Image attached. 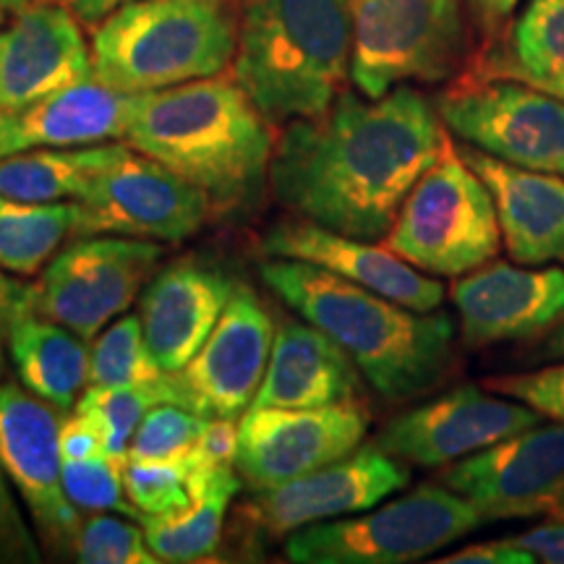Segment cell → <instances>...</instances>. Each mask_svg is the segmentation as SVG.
Wrapping results in <instances>:
<instances>
[{"instance_id": "6da1fadb", "label": "cell", "mask_w": 564, "mask_h": 564, "mask_svg": "<svg viewBox=\"0 0 564 564\" xmlns=\"http://www.w3.org/2000/svg\"><path fill=\"white\" fill-rule=\"evenodd\" d=\"M444 141L440 112L413 87L400 84L377 100L343 91L327 112L282 131L270 186L295 217L379 241Z\"/></svg>"}, {"instance_id": "7a4b0ae2", "label": "cell", "mask_w": 564, "mask_h": 564, "mask_svg": "<svg viewBox=\"0 0 564 564\" xmlns=\"http://www.w3.org/2000/svg\"><path fill=\"white\" fill-rule=\"evenodd\" d=\"M270 126L232 74H217L137 95L126 141L194 183L215 215H228L264 194L278 144Z\"/></svg>"}, {"instance_id": "3957f363", "label": "cell", "mask_w": 564, "mask_h": 564, "mask_svg": "<svg viewBox=\"0 0 564 564\" xmlns=\"http://www.w3.org/2000/svg\"><path fill=\"white\" fill-rule=\"evenodd\" d=\"M259 274L301 319L333 337L382 398H415L447 377L455 343V324L447 314L413 312L295 259H270Z\"/></svg>"}, {"instance_id": "277c9868", "label": "cell", "mask_w": 564, "mask_h": 564, "mask_svg": "<svg viewBox=\"0 0 564 564\" xmlns=\"http://www.w3.org/2000/svg\"><path fill=\"white\" fill-rule=\"evenodd\" d=\"M350 0H246L232 79L270 123L316 118L345 91Z\"/></svg>"}, {"instance_id": "5b68a950", "label": "cell", "mask_w": 564, "mask_h": 564, "mask_svg": "<svg viewBox=\"0 0 564 564\" xmlns=\"http://www.w3.org/2000/svg\"><path fill=\"white\" fill-rule=\"evenodd\" d=\"M238 24L236 0H131L91 32V76L126 95L217 76L236 58Z\"/></svg>"}, {"instance_id": "8992f818", "label": "cell", "mask_w": 564, "mask_h": 564, "mask_svg": "<svg viewBox=\"0 0 564 564\" xmlns=\"http://www.w3.org/2000/svg\"><path fill=\"white\" fill-rule=\"evenodd\" d=\"M384 246L440 278H463L497 257L502 228L491 192L449 137L405 196Z\"/></svg>"}, {"instance_id": "52a82bcc", "label": "cell", "mask_w": 564, "mask_h": 564, "mask_svg": "<svg viewBox=\"0 0 564 564\" xmlns=\"http://www.w3.org/2000/svg\"><path fill=\"white\" fill-rule=\"evenodd\" d=\"M481 523L484 514L460 494L423 484L379 510L293 531L285 554L295 564H408L442 552Z\"/></svg>"}, {"instance_id": "ba28073f", "label": "cell", "mask_w": 564, "mask_h": 564, "mask_svg": "<svg viewBox=\"0 0 564 564\" xmlns=\"http://www.w3.org/2000/svg\"><path fill=\"white\" fill-rule=\"evenodd\" d=\"M350 79L364 97L449 79L465 58L460 0H350Z\"/></svg>"}, {"instance_id": "9c48e42d", "label": "cell", "mask_w": 564, "mask_h": 564, "mask_svg": "<svg viewBox=\"0 0 564 564\" xmlns=\"http://www.w3.org/2000/svg\"><path fill=\"white\" fill-rule=\"evenodd\" d=\"M160 259L162 249L150 238H74L42 270L34 312L95 340L144 293Z\"/></svg>"}, {"instance_id": "30bf717a", "label": "cell", "mask_w": 564, "mask_h": 564, "mask_svg": "<svg viewBox=\"0 0 564 564\" xmlns=\"http://www.w3.org/2000/svg\"><path fill=\"white\" fill-rule=\"evenodd\" d=\"M442 123L476 150L564 178V100L528 82L465 79L436 100Z\"/></svg>"}, {"instance_id": "8fae6325", "label": "cell", "mask_w": 564, "mask_h": 564, "mask_svg": "<svg viewBox=\"0 0 564 564\" xmlns=\"http://www.w3.org/2000/svg\"><path fill=\"white\" fill-rule=\"evenodd\" d=\"M215 215L204 192L126 144L121 158L79 199L74 238L129 236L186 241Z\"/></svg>"}, {"instance_id": "7c38bea8", "label": "cell", "mask_w": 564, "mask_h": 564, "mask_svg": "<svg viewBox=\"0 0 564 564\" xmlns=\"http://www.w3.org/2000/svg\"><path fill=\"white\" fill-rule=\"evenodd\" d=\"M369 415L361 405L249 408L238 423L236 470L253 491L272 489L361 447Z\"/></svg>"}, {"instance_id": "4fadbf2b", "label": "cell", "mask_w": 564, "mask_h": 564, "mask_svg": "<svg viewBox=\"0 0 564 564\" xmlns=\"http://www.w3.org/2000/svg\"><path fill=\"white\" fill-rule=\"evenodd\" d=\"M61 423L58 408L26 387H0V465L53 556L70 552V535L79 523V512L63 489Z\"/></svg>"}, {"instance_id": "5bb4252c", "label": "cell", "mask_w": 564, "mask_h": 564, "mask_svg": "<svg viewBox=\"0 0 564 564\" xmlns=\"http://www.w3.org/2000/svg\"><path fill=\"white\" fill-rule=\"evenodd\" d=\"M442 484L476 505L486 520L554 512L564 494V423H539L478 449L449 465Z\"/></svg>"}, {"instance_id": "9a60e30c", "label": "cell", "mask_w": 564, "mask_h": 564, "mask_svg": "<svg viewBox=\"0 0 564 564\" xmlns=\"http://www.w3.org/2000/svg\"><path fill=\"white\" fill-rule=\"evenodd\" d=\"M544 415L525 403L463 384L432 403L400 413L377 436V447L419 468H444L507 436L539 426Z\"/></svg>"}, {"instance_id": "2e32d148", "label": "cell", "mask_w": 564, "mask_h": 564, "mask_svg": "<svg viewBox=\"0 0 564 564\" xmlns=\"http://www.w3.org/2000/svg\"><path fill=\"white\" fill-rule=\"evenodd\" d=\"M408 484L411 474L405 463L371 444L312 474L259 491L241 512L259 531L291 535L306 525L371 510Z\"/></svg>"}, {"instance_id": "e0dca14e", "label": "cell", "mask_w": 564, "mask_h": 564, "mask_svg": "<svg viewBox=\"0 0 564 564\" xmlns=\"http://www.w3.org/2000/svg\"><path fill=\"white\" fill-rule=\"evenodd\" d=\"M274 343V322L257 291L236 285L196 356L175 371L188 408L207 419H238L253 403Z\"/></svg>"}, {"instance_id": "ac0fdd59", "label": "cell", "mask_w": 564, "mask_h": 564, "mask_svg": "<svg viewBox=\"0 0 564 564\" xmlns=\"http://www.w3.org/2000/svg\"><path fill=\"white\" fill-rule=\"evenodd\" d=\"M91 79L79 19L58 0H32L0 30V110H19Z\"/></svg>"}, {"instance_id": "d6986e66", "label": "cell", "mask_w": 564, "mask_h": 564, "mask_svg": "<svg viewBox=\"0 0 564 564\" xmlns=\"http://www.w3.org/2000/svg\"><path fill=\"white\" fill-rule=\"evenodd\" d=\"M449 295L465 345L528 340L564 319V270L494 262L457 278Z\"/></svg>"}, {"instance_id": "ffe728a7", "label": "cell", "mask_w": 564, "mask_h": 564, "mask_svg": "<svg viewBox=\"0 0 564 564\" xmlns=\"http://www.w3.org/2000/svg\"><path fill=\"white\" fill-rule=\"evenodd\" d=\"M262 251L270 259H295L322 267L413 312H436L444 301L442 282L415 270L387 246L343 236L303 217L274 225L264 236Z\"/></svg>"}, {"instance_id": "44dd1931", "label": "cell", "mask_w": 564, "mask_h": 564, "mask_svg": "<svg viewBox=\"0 0 564 564\" xmlns=\"http://www.w3.org/2000/svg\"><path fill=\"white\" fill-rule=\"evenodd\" d=\"M232 280L217 267L178 259L150 280L139 301L141 327L152 356L167 373L181 371L202 348L230 295Z\"/></svg>"}, {"instance_id": "7402d4cb", "label": "cell", "mask_w": 564, "mask_h": 564, "mask_svg": "<svg viewBox=\"0 0 564 564\" xmlns=\"http://www.w3.org/2000/svg\"><path fill=\"white\" fill-rule=\"evenodd\" d=\"M491 192L502 241L514 262H564V178L528 171L474 147H457Z\"/></svg>"}, {"instance_id": "603a6c76", "label": "cell", "mask_w": 564, "mask_h": 564, "mask_svg": "<svg viewBox=\"0 0 564 564\" xmlns=\"http://www.w3.org/2000/svg\"><path fill=\"white\" fill-rule=\"evenodd\" d=\"M358 394L361 371L348 352L312 322L285 316L249 408H327L356 403Z\"/></svg>"}, {"instance_id": "cb8c5ba5", "label": "cell", "mask_w": 564, "mask_h": 564, "mask_svg": "<svg viewBox=\"0 0 564 564\" xmlns=\"http://www.w3.org/2000/svg\"><path fill=\"white\" fill-rule=\"evenodd\" d=\"M137 95L105 87L95 76L19 110H0V158L42 147H89L126 139Z\"/></svg>"}, {"instance_id": "d4e9b609", "label": "cell", "mask_w": 564, "mask_h": 564, "mask_svg": "<svg viewBox=\"0 0 564 564\" xmlns=\"http://www.w3.org/2000/svg\"><path fill=\"white\" fill-rule=\"evenodd\" d=\"M6 345L13 369L26 390L58 411H74L84 387H89V356L84 337L37 312L11 324Z\"/></svg>"}, {"instance_id": "484cf974", "label": "cell", "mask_w": 564, "mask_h": 564, "mask_svg": "<svg viewBox=\"0 0 564 564\" xmlns=\"http://www.w3.org/2000/svg\"><path fill=\"white\" fill-rule=\"evenodd\" d=\"M126 144L42 147L0 158V194L21 202L82 199Z\"/></svg>"}, {"instance_id": "4316f807", "label": "cell", "mask_w": 564, "mask_h": 564, "mask_svg": "<svg viewBox=\"0 0 564 564\" xmlns=\"http://www.w3.org/2000/svg\"><path fill=\"white\" fill-rule=\"evenodd\" d=\"M79 204L21 202L0 194V270L34 278L68 238H74Z\"/></svg>"}, {"instance_id": "83f0119b", "label": "cell", "mask_w": 564, "mask_h": 564, "mask_svg": "<svg viewBox=\"0 0 564 564\" xmlns=\"http://www.w3.org/2000/svg\"><path fill=\"white\" fill-rule=\"evenodd\" d=\"M241 484L238 470L230 468L186 512L173 514V518H150L139 512L137 523L144 528V539L152 554L160 562L173 564L199 562L215 554L223 539L225 514L232 497L241 491Z\"/></svg>"}, {"instance_id": "f1b7e54d", "label": "cell", "mask_w": 564, "mask_h": 564, "mask_svg": "<svg viewBox=\"0 0 564 564\" xmlns=\"http://www.w3.org/2000/svg\"><path fill=\"white\" fill-rule=\"evenodd\" d=\"M225 470L230 468H204L188 455L175 457V460L121 463L126 497L141 514H150V518H173V514L186 512Z\"/></svg>"}, {"instance_id": "f546056e", "label": "cell", "mask_w": 564, "mask_h": 564, "mask_svg": "<svg viewBox=\"0 0 564 564\" xmlns=\"http://www.w3.org/2000/svg\"><path fill=\"white\" fill-rule=\"evenodd\" d=\"M173 403L188 408L186 392L175 382V373L162 384H141V387H87L74 411L89 415L102 432L105 455L112 460L123 463L129 457V447L133 432L139 429L141 419L152 411L154 405ZM192 411V408H188Z\"/></svg>"}, {"instance_id": "4dcf8cb0", "label": "cell", "mask_w": 564, "mask_h": 564, "mask_svg": "<svg viewBox=\"0 0 564 564\" xmlns=\"http://www.w3.org/2000/svg\"><path fill=\"white\" fill-rule=\"evenodd\" d=\"M502 74L546 91L564 89V0H528Z\"/></svg>"}, {"instance_id": "1f68e13d", "label": "cell", "mask_w": 564, "mask_h": 564, "mask_svg": "<svg viewBox=\"0 0 564 564\" xmlns=\"http://www.w3.org/2000/svg\"><path fill=\"white\" fill-rule=\"evenodd\" d=\"M171 379L147 345L141 316L129 314L105 327L91 343L89 387H141Z\"/></svg>"}, {"instance_id": "d6a6232c", "label": "cell", "mask_w": 564, "mask_h": 564, "mask_svg": "<svg viewBox=\"0 0 564 564\" xmlns=\"http://www.w3.org/2000/svg\"><path fill=\"white\" fill-rule=\"evenodd\" d=\"M70 556L82 564H158L137 520L126 523L110 514H79L70 535Z\"/></svg>"}, {"instance_id": "836d02e7", "label": "cell", "mask_w": 564, "mask_h": 564, "mask_svg": "<svg viewBox=\"0 0 564 564\" xmlns=\"http://www.w3.org/2000/svg\"><path fill=\"white\" fill-rule=\"evenodd\" d=\"M207 415L188 408L162 403L154 405L133 432L126 460H175L186 457L207 429Z\"/></svg>"}, {"instance_id": "e575fe53", "label": "cell", "mask_w": 564, "mask_h": 564, "mask_svg": "<svg viewBox=\"0 0 564 564\" xmlns=\"http://www.w3.org/2000/svg\"><path fill=\"white\" fill-rule=\"evenodd\" d=\"M63 489L68 502L82 512H118L137 520L139 510L126 497L121 463L108 455L87 460H63Z\"/></svg>"}, {"instance_id": "d590c367", "label": "cell", "mask_w": 564, "mask_h": 564, "mask_svg": "<svg viewBox=\"0 0 564 564\" xmlns=\"http://www.w3.org/2000/svg\"><path fill=\"white\" fill-rule=\"evenodd\" d=\"M494 392L510 394L520 400L544 419L564 423V364L549 366V369L531 373H512V377H497L486 382Z\"/></svg>"}, {"instance_id": "8d00e7d4", "label": "cell", "mask_w": 564, "mask_h": 564, "mask_svg": "<svg viewBox=\"0 0 564 564\" xmlns=\"http://www.w3.org/2000/svg\"><path fill=\"white\" fill-rule=\"evenodd\" d=\"M42 562L40 546L32 528L19 512L17 499L0 465V564H37Z\"/></svg>"}, {"instance_id": "74e56055", "label": "cell", "mask_w": 564, "mask_h": 564, "mask_svg": "<svg viewBox=\"0 0 564 564\" xmlns=\"http://www.w3.org/2000/svg\"><path fill=\"white\" fill-rule=\"evenodd\" d=\"M238 455V423L236 419H209L207 429L194 444L188 457L204 468H236Z\"/></svg>"}, {"instance_id": "f35d334b", "label": "cell", "mask_w": 564, "mask_h": 564, "mask_svg": "<svg viewBox=\"0 0 564 564\" xmlns=\"http://www.w3.org/2000/svg\"><path fill=\"white\" fill-rule=\"evenodd\" d=\"M61 455L63 460H87L105 455L102 432L89 415L74 413L61 423Z\"/></svg>"}, {"instance_id": "ab89813d", "label": "cell", "mask_w": 564, "mask_h": 564, "mask_svg": "<svg viewBox=\"0 0 564 564\" xmlns=\"http://www.w3.org/2000/svg\"><path fill=\"white\" fill-rule=\"evenodd\" d=\"M440 564H533L535 556L525 549L514 546L510 539L484 541V544H470L457 549L455 554L440 556Z\"/></svg>"}, {"instance_id": "60d3db41", "label": "cell", "mask_w": 564, "mask_h": 564, "mask_svg": "<svg viewBox=\"0 0 564 564\" xmlns=\"http://www.w3.org/2000/svg\"><path fill=\"white\" fill-rule=\"evenodd\" d=\"M512 544L525 549L535 556V562L546 564H564V518L554 523L539 525L533 531L512 535Z\"/></svg>"}, {"instance_id": "b9f144b4", "label": "cell", "mask_w": 564, "mask_h": 564, "mask_svg": "<svg viewBox=\"0 0 564 564\" xmlns=\"http://www.w3.org/2000/svg\"><path fill=\"white\" fill-rule=\"evenodd\" d=\"M34 285L13 280L6 270H0V329L9 335L11 324L24 314L34 312Z\"/></svg>"}, {"instance_id": "7bdbcfd3", "label": "cell", "mask_w": 564, "mask_h": 564, "mask_svg": "<svg viewBox=\"0 0 564 564\" xmlns=\"http://www.w3.org/2000/svg\"><path fill=\"white\" fill-rule=\"evenodd\" d=\"M465 6H468L470 19L476 21V26H481L486 37H497L507 19L512 17L518 0H465Z\"/></svg>"}, {"instance_id": "ee69618b", "label": "cell", "mask_w": 564, "mask_h": 564, "mask_svg": "<svg viewBox=\"0 0 564 564\" xmlns=\"http://www.w3.org/2000/svg\"><path fill=\"white\" fill-rule=\"evenodd\" d=\"M61 6L74 13L76 19L84 21V24L97 26L100 21L118 9V6L131 3V0H58Z\"/></svg>"}, {"instance_id": "f6af8a7d", "label": "cell", "mask_w": 564, "mask_h": 564, "mask_svg": "<svg viewBox=\"0 0 564 564\" xmlns=\"http://www.w3.org/2000/svg\"><path fill=\"white\" fill-rule=\"evenodd\" d=\"M546 356H564V319L556 327V333L546 340Z\"/></svg>"}, {"instance_id": "bcb514c9", "label": "cell", "mask_w": 564, "mask_h": 564, "mask_svg": "<svg viewBox=\"0 0 564 564\" xmlns=\"http://www.w3.org/2000/svg\"><path fill=\"white\" fill-rule=\"evenodd\" d=\"M6 335L3 329H0V387L6 384V352H3V345H6Z\"/></svg>"}, {"instance_id": "7dc6e473", "label": "cell", "mask_w": 564, "mask_h": 564, "mask_svg": "<svg viewBox=\"0 0 564 564\" xmlns=\"http://www.w3.org/2000/svg\"><path fill=\"white\" fill-rule=\"evenodd\" d=\"M26 3H32V0H0V9H3V11H13V13H17V11L24 9Z\"/></svg>"}, {"instance_id": "c3c4849f", "label": "cell", "mask_w": 564, "mask_h": 564, "mask_svg": "<svg viewBox=\"0 0 564 564\" xmlns=\"http://www.w3.org/2000/svg\"><path fill=\"white\" fill-rule=\"evenodd\" d=\"M554 514H556V518H564V494H562L560 502H556V507H554Z\"/></svg>"}, {"instance_id": "681fc988", "label": "cell", "mask_w": 564, "mask_h": 564, "mask_svg": "<svg viewBox=\"0 0 564 564\" xmlns=\"http://www.w3.org/2000/svg\"><path fill=\"white\" fill-rule=\"evenodd\" d=\"M552 95H556V97H562V100H564V89H552Z\"/></svg>"}, {"instance_id": "f907efd6", "label": "cell", "mask_w": 564, "mask_h": 564, "mask_svg": "<svg viewBox=\"0 0 564 564\" xmlns=\"http://www.w3.org/2000/svg\"><path fill=\"white\" fill-rule=\"evenodd\" d=\"M0 24H3V9H0Z\"/></svg>"}]
</instances>
